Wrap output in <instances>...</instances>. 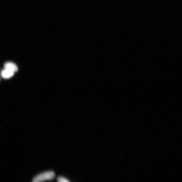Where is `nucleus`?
Returning a JSON list of instances; mask_svg holds the SVG:
<instances>
[{
    "label": "nucleus",
    "mask_w": 182,
    "mask_h": 182,
    "mask_svg": "<svg viewBox=\"0 0 182 182\" xmlns=\"http://www.w3.org/2000/svg\"><path fill=\"white\" fill-rule=\"evenodd\" d=\"M55 172L52 171L42 172L34 177L33 179V182H42L47 180H52L55 178Z\"/></svg>",
    "instance_id": "obj_1"
},
{
    "label": "nucleus",
    "mask_w": 182,
    "mask_h": 182,
    "mask_svg": "<svg viewBox=\"0 0 182 182\" xmlns=\"http://www.w3.org/2000/svg\"><path fill=\"white\" fill-rule=\"evenodd\" d=\"M5 69L15 73L17 71L18 69L17 65L12 62H7L4 64Z\"/></svg>",
    "instance_id": "obj_2"
},
{
    "label": "nucleus",
    "mask_w": 182,
    "mask_h": 182,
    "mask_svg": "<svg viewBox=\"0 0 182 182\" xmlns=\"http://www.w3.org/2000/svg\"><path fill=\"white\" fill-rule=\"evenodd\" d=\"M14 73L6 69L2 70L1 72L2 77L5 79L9 78L14 75Z\"/></svg>",
    "instance_id": "obj_3"
},
{
    "label": "nucleus",
    "mask_w": 182,
    "mask_h": 182,
    "mask_svg": "<svg viewBox=\"0 0 182 182\" xmlns=\"http://www.w3.org/2000/svg\"><path fill=\"white\" fill-rule=\"evenodd\" d=\"M57 180L59 182H69L67 179L63 177H59L57 179Z\"/></svg>",
    "instance_id": "obj_4"
}]
</instances>
